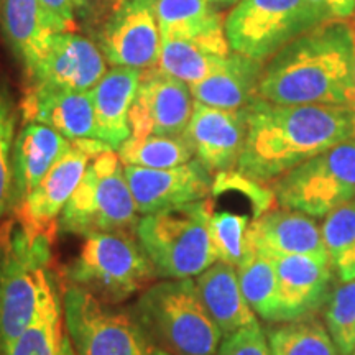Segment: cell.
Here are the masks:
<instances>
[{"mask_svg":"<svg viewBox=\"0 0 355 355\" xmlns=\"http://www.w3.org/2000/svg\"><path fill=\"white\" fill-rule=\"evenodd\" d=\"M354 137V107L283 105L257 97L247 107V139L237 171L270 183Z\"/></svg>","mask_w":355,"mask_h":355,"instance_id":"6da1fadb","label":"cell"},{"mask_svg":"<svg viewBox=\"0 0 355 355\" xmlns=\"http://www.w3.org/2000/svg\"><path fill=\"white\" fill-rule=\"evenodd\" d=\"M259 97L283 105H355V26L326 21L300 35L265 64Z\"/></svg>","mask_w":355,"mask_h":355,"instance_id":"7a4b0ae2","label":"cell"},{"mask_svg":"<svg viewBox=\"0 0 355 355\" xmlns=\"http://www.w3.org/2000/svg\"><path fill=\"white\" fill-rule=\"evenodd\" d=\"M55 235L35 232L15 219L0 225V347L20 336L50 293Z\"/></svg>","mask_w":355,"mask_h":355,"instance_id":"3957f363","label":"cell"},{"mask_svg":"<svg viewBox=\"0 0 355 355\" xmlns=\"http://www.w3.org/2000/svg\"><path fill=\"white\" fill-rule=\"evenodd\" d=\"M212 212L207 198L141 217L135 232L158 277L193 278L219 260L209 230Z\"/></svg>","mask_w":355,"mask_h":355,"instance_id":"277c9868","label":"cell"},{"mask_svg":"<svg viewBox=\"0 0 355 355\" xmlns=\"http://www.w3.org/2000/svg\"><path fill=\"white\" fill-rule=\"evenodd\" d=\"M135 316L171 355L219 352L224 336L191 278L166 279L150 286L137 301Z\"/></svg>","mask_w":355,"mask_h":355,"instance_id":"5b68a950","label":"cell"},{"mask_svg":"<svg viewBox=\"0 0 355 355\" xmlns=\"http://www.w3.org/2000/svg\"><path fill=\"white\" fill-rule=\"evenodd\" d=\"M139 211L115 148L97 153L61 212L58 230L86 237L97 232H130Z\"/></svg>","mask_w":355,"mask_h":355,"instance_id":"8992f818","label":"cell"},{"mask_svg":"<svg viewBox=\"0 0 355 355\" xmlns=\"http://www.w3.org/2000/svg\"><path fill=\"white\" fill-rule=\"evenodd\" d=\"M66 277L71 285L104 303H121L158 275L140 242L127 232H97L84 237L78 257L66 268Z\"/></svg>","mask_w":355,"mask_h":355,"instance_id":"52a82bcc","label":"cell"},{"mask_svg":"<svg viewBox=\"0 0 355 355\" xmlns=\"http://www.w3.org/2000/svg\"><path fill=\"white\" fill-rule=\"evenodd\" d=\"M63 311L76 355H171L139 318L109 308L83 288H66Z\"/></svg>","mask_w":355,"mask_h":355,"instance_id":"ba28073f","label":"cell"},{"mask_svg":"<svg viewBox=\"0 0 355 355\" xmlns=\"http://www.w3.org/2000/svg\"><path fill=\"white\" fill-rule=\"evenodd\" d=\"M275 199L283 209L326 217L355 199V140L339 144L275 180Z\"/></svg>","mask_w":355,"mask_h":355,"instance_id":"9c48e42d","label":"cell"},{"mask_svg":"<svg viewBox=\"0 0 355 355\" xmlns=\"http://www.w3.org/2000/svg\"><path fill=\"white\" fill-rule=\"evenodd\" d=\"M321 24L306 0H239L224 19L230 50L261 63Z\"/></svg>","mask_w":355,"mask_h":355,"instance_id":"30bf717a","label":"cell"},{"mask_svg":"<svg viewBox=\"0 0 355 355\" xmlns=\"http://www.w3.org/2000/svg\"><path fill=\"white\" fill-rule=\"evenodd\" d=\"M96 43L110 66H158L162 32L153 0H115L97 30Z\"/></svg>","mask_w":355,"mask_h":355,"instance_id":"8fae6325","label":"cell"},{"mask_svg":"<svg viewBox=\"0 0 355 355\" xmlns=\"http://www.w3.org/2000/svg\"><path fill=\"white\" fill-rule=\"evenodd\" d=\"M107 148L112 146L99 139L71 140L68 152L58 159L42 183L13 211L25 227L35 232L56 235L61 212L83 180L89 162Z\"/></svg>","mask_w":355,"mask_h":355,"instance_id":"7c38bea8","label":"cell"},{"mask_svg":"<svg viewBox=\"0 0 355 355\" xmlns=\"http://www.w3.org/2000/svg\"><path fill=\"white\" fill-rule=\"evenodd\" d=\"M189 84L163 73L158 66L141 71L130 115L132 139L183 135L194 110Z\"/></svg>","mask_w":355,"mask_h":355,"instance_id":"4fadbf2b","label":"cell"},{"mask_svg":"<svg viewBox=\"0 0 355 355\" xmlns=\"http://www.w3.org/2000/svg\"><path fill=\"white\" fill-rule=\"evenodd\" d=\"M123 170L141 216L202 201L209 198L214 184L212 175L198 158L166 170L133 165H123Z\"/></svg>","mask_w":355,"mask_h":355,"instance_id":"5bb4252c","label":"cell"},{"mask_svg":"<svg viewBox=\"0 0 355 355\" xmlns=\"http://www.w3.org/2000/svg\"><path fill=\"white\" fill-rule=\"evenodd\" d=\"M107 73V61L91 38L78 32L53 33L46 53L26 79V86H51L89 92Z\"/></svg>","mask_w":355,"mask_h":355,"instance_id":"9a60e30c","label":"cell"},{"mask_svg":"<svg viewBox=\"0 0 355 355\" xmlns=\"http://www.w3.org/2000/svg\"><path fill=\"white\" fill-rule=\"evenodd\" d=\"M194 157L211 175L237 168L247 139V107L217 109L194 102L193 117L184 132Z\"/></svg>","mask_w":355,"mask_h":355,"instance_id":"2e32d148","label":"cell"},{"mask_svg":"<svg viewBox=\"0 0 355 355\" xmlns=\"http://www.w3.org/2000/svg\"><path fill=\"white\" fill-rule=\"evenodd\" d=\"M278 308L275 322L311 318L327 301L332 279L329 260L309 255L277 257Z\"/></svg>","mask_w":355,"mask_h":355,"instance_id":"e0dca14e","label":"cell"},{"mask_svg":"<svg viewBox=\"0 0 355 355\" xmlns=\"http://www.w3.org/2000/svg\"><path fill=\"white\" fill-rule=\"evenodd\" d=\"M20 112L24 122L44 123L69 140L97 139L94 105L89 92L26 86Z\"/></svg>","mask_w":355,"mask_h":355,"instance_id":"ac0fdd59","label":"cell"},{"mask_svg":"<svg viewBox=\"0 0 355 355\" xmlns=\"http://www.w3.org/2000/svg\"><path fill=\"white\" fill-rule=\"evenodd\" d=\"M248 243L261 254L277 259L286 255H309L329 260L321 227L298 211H266L248 227Z\"/></svg>","mask_w":355,"mask_h":355,"instance_id":"d6986e66","label":"cell"},{"mask_svg":"<svg viewBox=\"0 0 355 355\" xmlns=\"http://www.w3.org/2000/svg\"><path fill=\"white\" fill-rule=\"evenodd\" d=\"M69 146L71 140L55 128L38 122H24L12 153L13 211L42 183Z\"/></svg>","mask_w":355,"mask_h":355,"instance_id":"ffe728a7","label":"cell"},{"mask_svg":"<svg viewBox=\"0 0 355 355\" xmlns=\"http://www.w3.org/2000/svg\"><path fill=\"white\" fill-rule=\"evenodd\" d=\"M141 78V69L112 66L89 91L94 105L97 139L117 150L130 139L128 115Z\"/></svg>","mask_w":355,"mask_h":355,"instance_id":"44dd1931","label":"cell"},{"mask_svg":"<svg viewBox=\"0 0 355 355\" xmlns=\"http://www.w3.org/2000/svg\"><path fill=\"white\" fill-rule=\"evenodd\" d=\"M162 37L193 40L219 56H229L224 19L211 0H153Z\"/></svg>","mask_w":355,"mask_h":355,"instance_id":"7402d4cb","label":"cell"},{"mask_svg":"<svg viewBox=\"0 0 355 355\" xmlns=\"http://www.w3.org/2000/svg\"><path fill=\"white\" fill-rule=\"evenodd\" d=\"M265 63L230 53L224 64L202 81L191 84L194 101L217 109H245L259 97Z\"/></svg>","mask_w":355,"mask_h":355,"instance_id":"603a6c76","label":"cell"},{"mask_svg":"<svg viewBox=\"0 0 355 355\" xmlns=\"http://www.w3.org/2000/svg\"><path fill=\"white\" fill-rule=\"evenodd\" d=\"M196 286L207 313L224 337L257 322V314L243 296L234 265L217 260L198 275Z\"/></svg>","mask_w":355,"mask_h":355,"instance_id":"cb8c5ba5","label":"cell"},{"mask_svg":"<svg viewBox=\"0 0 355 355\" xmlns=\"http://www.w3.org/2000/svg\"><path fill=\"white\" fill-rule=\"evenodd\" d=\"M0 35L28 76L46 53L53 32L38 0H0Z\"/></svg>","mask_w":355,"mask_h":355,"instance_id":"d4e9b609","label":"cell"},{"mask_svg":"<svg viewBox=\"0 0 355 355\" xmlns=\"http://www.w3.org/2000/svg\"><path fill=\"white\" fill-rule=\"evenodd\" d=\"M0 355H76L58 290L44 298L33 322L0 347Z\"/></svg>","mask_w":355,"mask_h":355,"instance_id":"484cf974","label":"cell"},{"mask_svg":"<svg viewBox=\"0 0 355 355\" xmlns=\"http://www.w3.org/2000/svg\"><path fill=\"white\" fill-rule=\"evenodd\" d=\"M235 268L242 293L250 308L257 316L275 322L278 308V277L275 260L248 243L245 257Z\"/></svg>","mask_w":355,"mask_h":355,"instance_id":"4316f807","label":"cell"},{"mask_svg":"<svg viewBox=\"0 0 355 355\" xmlns=\"http://www.w3.org/2000/svg\"><path fill=\"white\" fill-rule=\"evenodd\" d=\"M227 56H219L193 40L162 37L158 68L186 84H196L224 64Z\"/></svg>","mask_w":355,"mask_h":355,"instance_id":"83f0119b","label":"cell"},{"mask_svg":"<svg viewBox=\"0 0 355 355\" xmlns=\"http://www.w3.org/2000/svg\"><path fill=\"white\" fill-rule=\"evenodd\" d=\"M123 165L166 170L194 159V150L186 135H150L128 139L117 148Z\"/></svg>","mask_w":355,"mask_h":355,"instance_id":"f1b7e54d","label":"cell"},{"mask_svg":"<svg viewBox=\"0 0 355 355\" xmlns=\"http://www.w3.org/2000/svg\"><path fill=\"white\" fill-rule=\"evenodd\" d=\"M266 339L273 355H343L327 327L313 316L279 322Z\"/></svg>","mask_w":355,"mask_h":355,"instance_id":"f546056e","label":"cell"},{"mask_svg":"<svg viewBox=\"0 0 355 355\" xmlns=\"http://www.w3.org/2000/svg\"><path fill=\"white\" fill-rule=\"evenodd\" d=\"M321 232L332 272L340 282L355 279V199L326 216Z\"/></svg>","mask_w":355,"mask_h":355,"instance_id":"4dcf8cb0","label":"cell"},{"mask_svg":"<svg viewBox=\"0 0 355 355\" xmlns=\"http://www.w3.org/2000/svg\"><path fill=\"white\" fill-rule=\"evenodd\" d=\"M17 107L7 87L0 86V220L13 212L12 153L15 144Z\"/></svg>","mask_w":355,"mask_h":355,"instance_id":"1f68e13d","label":"cell"},{"mask_svg":"<svg viewBox=\"0 0 355 355\" xmlns=\"http://www.w3.org/2000/svg\"><path fill=\"white\" fill-rule=\"evenodd\" d=\"M326 327L343 355L355 350V279L343 282L326 301Z\"/></svg>","mask_w":355,"mask_h":355,"instance_id":"d6a6232c","label":"cell"},{"mask_svg":"<svg viewBox=\"0 0 355 355\" xmlns=\"http://www.w3.org/2000/svg\"><path fill=\"white\" fill-rule=\"evenodd\" d=\"M248 227L247 216L235 212H212L209 230L217 252V259L224 263L237 266L247 254Z\"/></svg>","mask_w":355,"mask_h":355,"instance_id":"836d02e7","label":"cell"},{"mask_svg":"<svg viewBox=\"0 0 355 355\" xmlns=\"http://www.w3.org/2000/svg\"><path fill=\"white\" fill-rule=\"evenodd\" d=\"M217 355H273L259 321L224 337Z\"/></svg>","mask_w":355,"mask_h":355,"instance_id":"e575fe53","label":"cell"},{"mask_svg":"<svg viewBox=\"0 0 355 355\" xmlns=\"http://www.w3.org/2000/svg\"><path fill=\"white\" fill-rule=\"evenodd\" d=\"M44 21L53 33L76 32V10L74 0H38Z\"/></svg>","mask_w":355,"mask_h":355,"instance_id":"d590c367","label":"cell"},{"mask_svg":"<svg viewBox=\"0 0 355 355\" xmlns=\"http://www.w3.org/2000/svg\"><path fill=\"white\" fill-rule=\"evenodd\" d=\"M114 2L115 0H74L76 19L84 25V28L96 35Z\"/></svg>","mask_w":355,"mask_h":355,"instance_id":"8d00e7d4","label":"cell"},{"mask_svg":"<svg viewBox=\"0 0 355 355\" xmlns=\"http://www.w3.org/2000/svg\"><path fill=\"white\" fill-rule=\"evenodd\" d=\"M322 24L347 20L355 12V0H306Z\"/></svg>","mask_w":355,"mask_h":355,"instance_id":"74e56055","label":"cell"},{"mask_svg":"<svg viewBox=\"0 0 355 355\" xmlns=\"http://www.w3.org/2000/svg\"><path fill=\"white\" fill-rule=\"evenodd\" d=\"M212 3H216V6H232V3L239 2V0H211Z\"/></svg>","mask_w":355,"mask_h":355,"instance_id":"f35d334b","label":"cell"},{"mask_svg":"<svg viewBox=\"0 0 355 355\" xmlns=\"http://www.w3.org/2000/svg\"><path fill=\"white\" fill-rule=\"evenodd\" d=\"M352 355H355V350H354V354H352Z\"/></svg>","mask_w":355,"mask_h":355,"instance_id":"ab89813d","label":"cell"},{"mask_svg":"<svg viewBox=\"0 0 355 355\" xmlns=\"http://www.w3.org/2000/svg\"><path fill=\"white\" fill-rule=\"evenodd\" d=\"M354 110H355V105H354Z\"/></svg>","mask_w":355,"mask_h":355,"instance_id":"60d3db41","label":"cell"}]
</instances>
